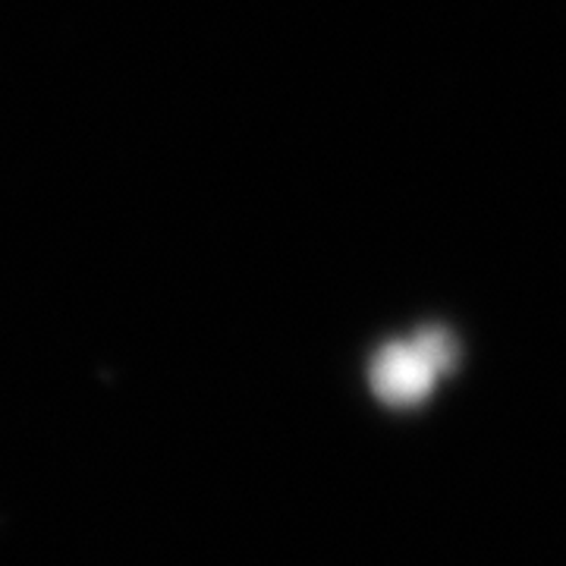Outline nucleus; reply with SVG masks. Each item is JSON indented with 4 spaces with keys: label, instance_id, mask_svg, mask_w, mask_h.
Wrapping results in <instances>:
<instances>
[{
    "label": "nucleus",
    "instance_id": "2",
    "mask_svg": "<svg viewBox=\"0 0 566 566\" xmlns=\"http://www.w3.org/2000/svg\"><path fill=\"white\" fill-rule=\"evenodd\" d=\"M412 344L419 346V353H422L424 359L434 365L438 371H447V368L453 365V359H457V346H453V340H450V334L438 331V327H428V331H422Z\"/></svg>",
    "mask_w": 566,
    "mask_h": 566
},
{
    "label": "nucleus",
    "instance_id": "1",
    "mask_svg": "<svg viewBox=\"0 0 566 566\" xmlns=\"http://www.w3.org/2000/svg\"><path fill=\"white\" fill-rule=\"evenodd\" d=\"M438 375L441 371L424 359L412 340L385 346L371 365V385L381 400L394 406H412L424 400Z\"/></svg>",
    "mask_w": 566,
    "mask_h": 566
}]
</instances>
